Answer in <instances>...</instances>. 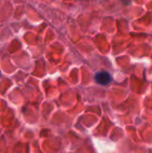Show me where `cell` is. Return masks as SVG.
I'll return each instance as SVG.
<instances>
[{
	"label": "cell",
	"mask_w": 152,
	"mask_h": 153,
	"mask_svg": "<svg viewBox=\"0 0 152 153\" xmlns=\"http://www.w3.org/2000/svg\"><path fill=\"white\" fill-rule=\"evenodd\" d=\"M112 80V77L110 75L109 73L105 72V71H101L95 74V81L101 85H107Z\"/></svg>",
	"instance_id": "1"
}]
</instances>
